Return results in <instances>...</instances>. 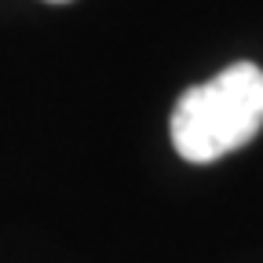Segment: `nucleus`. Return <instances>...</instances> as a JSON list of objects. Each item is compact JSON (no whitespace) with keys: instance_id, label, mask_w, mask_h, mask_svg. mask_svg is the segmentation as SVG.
<instances>
[{"instance_id":"1","label":"nucleus","mask_w":263,"mask_h":263,"mask_svg":"<svg viewBox=\"0 0 263 263\" xmlns=\"http://www.w3.org/2000/svg\"><path fill=\"white\" fill-rule=\"evenodd\" d=\"M263 128V70L234 62L179 95L172 110V146L190 164H209L241 150Z\"/></svg>"},{"instance_id":"2","label":"nucleus","mask_w":263,"mask_h":263,"mask_svg":"<svg viewBox=\"0 0 263 263\" xmlns=\"http://www.w3.org/2000/svg\"><path fill=\"white\" fill-rule=\"evenodd\" d=\"M51 4H66V0H51Z\"/></svg>"}]
</instances>
